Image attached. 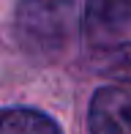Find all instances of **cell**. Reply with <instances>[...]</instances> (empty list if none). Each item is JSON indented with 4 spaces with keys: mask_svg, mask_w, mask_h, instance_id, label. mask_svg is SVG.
Listing matches in <instances>:
<instances>
[{
    "mask_svg": "<svg viewBox=\"0 0 131 134\" xmlns=\"http://www.w3.org/2000/svg\"><path fill=\"white\" fill-rule=\"evenodd\" d=\"M90 134H131V90L101 88L93 93L87 112Z\"/></svg>",
    "mask_w": 131,
    "mask_h": 134,
    "instance_id": "7a4b0ae2",
    "label": "cell"
},
{
    "mask_svg": "<svg viewBox=\"0 0 131 134\" xmlns=\"http://www.w3.org/2000/svg\"><path fill=\"white\" fill-rule=\"evenodd\" d=\"M16 38L35 58H55L76 30V0H19Z\"/></svg>",
    "mask_w": 131,
    "mask_h": 134,
    "instance_id": "6da1fadb",
    "label": "cell"
},
{
    "mask_svg": "<svg viewBox=\"0 0 131 134\" xmlns=\"http://www.w3.org/2000/svg\"><path fill=\"white\" fill-rule=\"evenodd\" d=\"M131 22V0H87L85 27L96 41L120 36Z\"/></svg>",
    "mask_w": 131,
    "mask_h": 134,
    "instance_id": "3957f363",
    "label": "cell"
},
{
    "mask_svg": "<svg viewBox=\"0 0 131 134\" xmlns=\"http://www.w3.org/2000/svg\"><path fill=\"white\" fill-rule=\"evenodd\" d=\"M0 134H60V129L49 115L16 107L0 112Z\"/></svg>",
    "mask_w": 131,
    "mask_h": 134,
    "instance_id": "277c9868",
    "label": "cell"
},
{
    "mask_svg": "<svg viewBox=\"0 0 131 134\" xmlns=\"http://www.w3.org/2000/svg\"><path fill=\"white\" fill-rule=\"evenodd\" d=\"M93 69H96L98 74L109 77V80L131 85V44L101 47V49L93 55Z\"/></svg>",
    "mask_w": 131,
    "mask_h": 134,
    "instance_id": "5b68a950",
    "label": "cell"
}]
</instances>
